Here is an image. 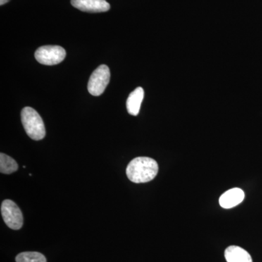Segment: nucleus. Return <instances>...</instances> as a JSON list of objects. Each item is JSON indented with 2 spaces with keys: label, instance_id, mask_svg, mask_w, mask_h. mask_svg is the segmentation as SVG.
<instances>
[{
  "label": "nucleus",
  "instance_id": "nucleus-1",
  "mask_svg": "<svg viewBox=\"0 0 262 262\" xmlns=\"http://www.w3.org/2000/svg\"><path fill=\"white\" fill-rule=\"evenodd\" d=\"M158 164L152 158L138 157L127 165L126 175L131 182L141 184L151 182L158 175Z\"/></svg>",
  "mask_w": 262,
  "mask_h": 262
},
{
  "label": "nucleus",
  "instance_id": "nucleus-2",
  "mask_svg": "<svg viewBox=\"0 0 262 262\" xmlns=\"http://www.w3.org/2000/svg\"><path fill=\"white\" fill-rule=\"evenodd\" d=\"M21 121L24 130L33 140L39 141L46 136V127L42 117L32 107H25L21 111Z\"/></svg>",
  "mask_w": 262,
  "mask_h": 262
},
{
  "label": "nucleus",
  "instance_id": "nucleus-3",
  "mask_svg": "<svg viewBox=\"0 0 262 262\" xmlns=\"http://www.w3.org/2000/svg\"><path fill=\"white\" fill-rule=\"evenodd\" d=\"M34 56L41 64L56 65L64 60L66 51L61 46H45L38 48Z\"/></svg>",
  "mask_w": 262,
  "mask_h": 262
},
{
  "label": "nucleus",
  "instance_id": "nucleus-4",
  "mask_svg": "<svg viewBox=\"0 0 262 262\" xmlns=\"http://www.w3.org/2000/svg\"><path fill=\"white\" fill-rule=\"evenodd\" d=\"M110 80V71L107 66L101 65L93 72L88 84L90 94L101 96L104 92Z\"/></svg>",
  "mask_w": 262,
  "mask_h": 262
},
{
  "label": "nucleus",
  "instance_id": "nucleus-5",
  "mask_svg": "<svg viewBox=\"0 0 262 262\" xmlns=\"http://www.w3.org/2000/svg\"><path fill=\"white\" fill-rule=\"evenodd\" d=\"M1 213L5 223L9 228L18 230L24 224V217L19 207L14 202L5 200L1 206Z\"/></svg>",
  "mask_w": 262,
  "mask_h": 262
},
{
  "label": "nucleus",
  "instance_id": "nucleus-6",
  "mask_svg": "<svg viewBox=\"0 0 262 262\" xmlns=\"http://www.w3.org/2000/svg\"><path fill=\"white\" fill-rule=\"evenodd\" d=\"M73 7L87 13H103L110 9L106 0H71Z\"/></svg>",
  "mask_w": 262,
  "mask_h": 262
},
{
  "label": "nucleus",
  "instance_id": "nucleus-7",
  "mask_svg": "<svg viewBox=\"0 0 262 262\" xmlns=\"http://www.w3.org/2000/svg\"><path fill=\"white\" fill-rule=\"evenodd\" d=\"M245 194L244 191L239 188H233L227 191L220 196V204L225 209L234 208L238 206L244 201Z\"/></svg>",
  "mask_w": 262,
  "mask_h": 262
},
{
  "label": "nucleus",
  "instance_id": "nucleus-8",
  "mask_svg": "<svg viewBox=\"0 0 262 262\" xmlns=\"http://www.w3.org/2000/svg\"><path fill=\"white\" fill-rule=\"evenodd\" d=\"M144 97V91L142 88H137L130 93L126 102L127 110L130 115L133 116H137L139 115Z\"/></svg>",
  "mask_w": 262,
  "mask_h": 262
},
{
  "label": "nucleus",
  "instance_id": "nucleus-9",
  "mask_svg": "<svg viewBox=\"0 0 262 262\" xmlns=\"http://www.w3.org/2000/svg\"><path fill=\"white\" fill-rule=\"evenodd\" d=\"M225 256L227 262H253L251 255L237 246H229L225 250Z\"/></svg>",
  "mask_w": 262,
  "mask_h": 262
},
{
  "label": "nucleus",
  "instance_id": "nucleus-10",
  "mask_svg": "<svg viewBox=\"0 0 262 262\" xmlns=\"http://www.w3.org/2000/svg\"><path fill=\"white\" fill-rule=\"evenodd\" d=\"M18 169V163L15 160L4 153L0 154V172L2 173L11 174L17 171Z\"/></svg>",
  "mask_w": 262,
  "mask_h": 262
},
{
  "label": "nucleus",
  "instance_id": "nucleus-11",
  "mask_svg": "<svg viewBox=\"0 0 262 262\" xmlns=\"http://www.w3.org/2000/svg\"><path fill=\"white\" fill-rule=\"evenodd\" d=\"M16 262H47L46 256L39 252H23L15 258Z\"/></svg>",
  "mask_w": 262,
  "mask_h": 262
},
{
  "label": "nucleus",
  "instance_id": "nucleus-12",
  "mask_svg": "<svg viewBox=\"0 0 262 262\" xmlns=\"http://www.w3.org/2000/svg\"><path fill=\"white\" fill-rule=\"evenodd\" d=\"M10 0H0V5H3L8 3Z\"/></svg>",
  "mask_w": 262,
  "mask_h": 262
}]
</instances>
